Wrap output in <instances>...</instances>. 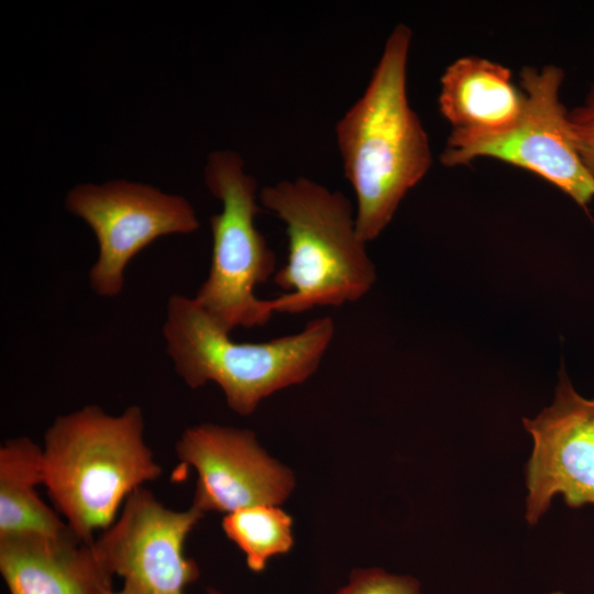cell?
I'll return each instance as SVG.
<instances>
[{
	"label": "cell",
	"mask_w": 594,
	"mask_h": 594,
	"mask_svg": "<svg viewBox=\"0 0 594 594\" xmlns=\"http://www.w3.org/2000/svg\"><path fill=\"white\" fill-rule=\"evenodd\" d=\"M411 36L404 23L393 29L364 92L336 125L355 194L356 231L365 243L383 232L432 164L428 134L407 96Z\"/></svg>",
	"instance_id": "cell-1"
},
{
	"label": "cell",
	"mask_w": 594,
	"mask_h": 594,
	"mask_svg": "<svg viewBox=\"0 0 594 594\" xmlns=\"http://www.w3.org/2000/svg\"><path fill=\"white\" fill-rule=\"evenodd\" d=\"M161 475L136 405L117 416L87 405L58 416L45 432L43 485L84 542L113 524L132 492Z\"/></svg>",
	"instance_id": "cell-2"
},
{
	"label": "cell",
	"mask_w": 594,
	"mask_h": 594,
	"mask_svg": "<svg viewBox=\"0 0 594 594\" xmlns=\"http://www.w3.org/2000/svg\"><path fill=\"white\" fill-rule=\"evenodd\" d=\"M258 199L285 223L288 239L287 262L273 277L287 293L267 299L273 314L339 307L369 293L376 268L345 195L298 177L263 187Z\"/></svg>",
	"instance_id": "cell-3"
},
{
	"label": "cell",
	"mask_w": 594,
	"mask_h": 594,
	"mask_svg": "<svg viewBox=\"0 0 594 594\" xmlns=\"http://www.w3.org/2000/svg\"><path fill=\"white\" fill-rule=\"evenodd\" d=\"M166 350L177 374L191 388L213 382L239 415L283 388L308 380L334 336L330 317L309 321L294 334L265 342H235L195 300L173 294L163 326Z\"/></svg>",
	"instance_id": "cell-4"
},
{
	"label": "cell",
	"mask_w": 594,
	"mask_h": 594,
	"mask_svg": "<svg viewBox=\"0 0 594 594\" xmlns=\"http://www.w3.org/2000/svg\"><path fill=\"white\" fill-rule=\"evenodd\" d=\"M204 174L222 210L210 218L211 264L194 298L229 333L237 327L265 324L273 312L254 289L277 270L274 252L255 227L261 211L256 182L245 172L243 158L228 150L209 154Z\"/></svg>",
	"instance_id": "cell-5"
},
{
	"label": "cell",
	"mask_w": 594,
	"mask_h": 594,
	"mask_svg": "<svg viewBox=\"0 0 594 594\" xmlns=\"http://www.w3.org/2000/svg\"><path fill=\"white\" fill-rule=\"evenodd\" d=\"M564 72L557 65L525 66L520 87L522 111L509 127L488 133L451 131L441 154L443 165H465L492 157L525 168L586 208L594 199V179L578 152L569 110L560 100Z\"/></svg>",
	"instance_id": "cell-6"
},
{
	"label": "cell",
	"mask_w": 594,
	"mask_h": 594,
	"mask_svg": "<svg viewBox=\"0 0 594 594\" xmlns=\"http://www.w3.org/2000/svg\"><path fill=\"white\" fill-rule=\"evenodd\" d=\"M65 206L97 238L98 258L89 280L92 290L102 297L121 293L127 265L153 241L168 234H189L199 228L197 215L185 197L130 180L77 185L67 193Z\"/></svg>",
	"instance_id": "cell-7"
},
{
	"label": "cell",
	"mask_w": 594,
	"mask_h": 594,
	"mask_svg": "<svg viewBox=\"0 0 594 594\" xmlns=\"http://www.w3.org/2000/svg\"><path fill=\"white\" fill-rule=\"evenodd\" d=\"M204 516L194 506L166 507L141 486L94 546L111 574L121 576L135 594H185L199 578L197 563L185 556V541Z\"/></svg>",
	"instance_id": "cell-8"
},
{
	"label": "cell",
	"mask_w": 594,
	"mask_h": 594,
	"mask_svg": "<svg viewBox=\"0 0 594 594\" xmlns=\"http://www.w3.org/2000/svg\"><path fill=\"white\" fill-rule=\"evenodd\" d=\"M522 424L534 442L525 471L526 521L537 525L557 495L574 509L594 505V397L578 393L562 370L551 405Z\"/></svg>",
	"instance_id": "cell-9"
},
{
	"label": "cell",
	"mask_w": 594,
	"mask_h": 594,
	"mask_svg": "<svg viewBox=\"0 0 594 594\" xmlns=\"http://www.w3.org/2000/svg\"><path fill=\"white\" fill-rule=\"evenodd\" d=\"M175 449L178 459L196 470L191 506L204 514L278 506L295 487L292 471L272 459L248 429L197 425L182 433Z\"/></svg>",
	"instance_id": "cell-10"
},
{
	"label": "cell",
	"mask_w": 594,
	"mask_h": 594,
	"mask_svg": "<svg viewBox=\"0 0 594 594\" xmlns=\"http://www.w3.org/2000/svg\"><path fill=\"white\" fill-rule=\"evenodd\" d=\"M0 573L10 594H111L113 576L92 542L61 537L0 538Z\"/></svg>",
	"instance_id": "cell-11"
},
{
	"label": "cell",
	"mask_w": 594,
	"mask_h": 594,
	"mask_svg": "<svg viewBox=\"0 0 594 594\" xmlns=\"http://www.w3.org/2000/svg\"><path fill=\"white\" fill-rule=\"evenodd\" d=\"M438 103L452 131L488 133L518 119L525 96L504 65L484 57L463 56L444 69Z\"/></svg>",
	"instance_id": "cell-12"
},
{
	"label": "cell",
	"mask_w": 594,
	"mask_h": 594,
	"mask_svg": "<svg viewBox=\"0 0 594 594\" xmlns=\"http://www.w3.org/2000/svg\"><path fill=\"white\" fill-rule=\"evenodd\" d=\"M43 448L28 437L0 447V538L20 535L61 537L72 531L64 518L44 503Z\"/></svg>",
	"instance_id": "cell-13"
},
{
	"label": "cell",
	"mask_w": 594,
	"mask_h": 594,
	"mask_svg": "<svg viewBox=\"0 0 594 594\" xmlns=\"http://www.w3.org/2000/svg\"><path fill=\"white\" fill-rule=\"evenodd\" d=\"M293 519L277 505H254L237 509L222 519V530L245 554L246 565L262 572L267 561L287 553L293 544Z\"/></svg>",
	"instance_id": "cell-14"
},
{
	"label": "cell",
	"mask_w": 594,
	"mask_h": 594,
	"mask_svg": "<svg viewBox=\"0 0 594 594\" xmlns=\"http://www.w3.org/2000/svg\"><path fill=\"white\" fill-rule=\"evenodd\" d=\"M334 594H421L419 582L381 569L355 570L346 585Z\"/></svg>",
	"instance_id": "cell-15"
},
{
	"label": "cell",
	"mask_w": 594,
	"mask_h": 594,
	"mask_svg": "<svg viewBox=\"0 0 594 594\" xmlns=\"http://www.w3.org/2000/svg\"><path fill=\"white\" fill-rule=\"evenodd\" d=\"M569 118L580 157L594 179V84L583 102L569 111Z\"/></svg>",
	"instance_id": "cell-16"
},
{
	"label": "cell",
	"mask_w": 594,
	"mask_h": 594,
	"mask_svg": "<svg viewBox=\"0 0 594 594\" xmlns=\"http://www.w3.org/2000/svg\"><path fill=\"white\" fill-rule=\"evenodd\" d=\"M111 594H135V593L129 585L123 584L119 591H113Z\"/></svg>",
	"instance_id": "cell-17"
},
{
	"label": "cell",
	"mask_w": 594,
	"mask_h": 594,
	"mask_svg": "<svg viewBox=\"0 0 594 594\" xmlns=\"http://www.w3.org/2000/svg\"><path fill=\"white\" fill-rule=\"evenodd\" d=\"M548 594H564V593L561 592V591H553V592H550V593H548Z\"/></svg>",
	"instance_id": "cell-18"
}]
</instances>
